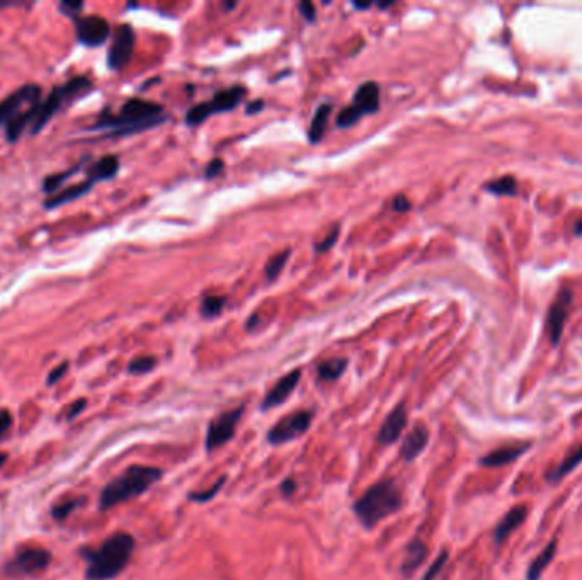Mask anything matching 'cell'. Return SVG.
Instances as JSON below:
<instances>
[{
  "label": "cell",
  "mask_w": 582,
  "mask_h": 580,
  "mask_svg": "<svg viewBox=\"0 0 582 580\" xmlns=\"http://www.w3.org/2000/svg\"><path fill=\"white\" fill-rule=\"evenodd\" d=\"M167 120L164 106L153 101L132 97L125 101L118 113L104 109L89 129H108L109 136H128L147 132Z\"/></svg>",
  "instance_id": "6da1fadb"
},
{
  "label": "cell",
  "mask_w": 582,
  "mask_h": 580,
  "mask_svg": "<svg viewBox=\"0 0 582 580\" xmlns=\"http://www.w3.org/2000/svg\"><path fill=\"white\" fill-rule=\"evenodd\" d=\"M43 101V89L38 84H26L0 101V128L6 129V140L15 143L26 132H31Z\"/></svg>",
  "instance_id": "7a4b0ae2"
},
{
  "label": "cell",
  "mask_w": 582,
  "mask_h": 580,
  "mask_svg": "<svg viewBox=\"0 0 582 580\" xmlns=\"http://www.w3.org/2000/svg\"><path fill=\"white\" fill-rule=\"evenodd\" d=\"M135 538L129 532H114L97 550H84L87 558V580H113L128 567L135 551Z\"/></svg>",
  "instance_id": "3957f363"
},
{
  "label": "cell",
  "mask_w": 582,
  "mask_h": 580,
  "mask_svg": "<svg viewBox=\"0 0 582 580\" xmlns=\"http://www.w3.org/2000/svg\"><path fill=\"white\" fill-rule=\"evenodd\" d=\"M404 506L402 490L393 479H383L368 488L353 504L355 516L367 530L399 512Z\"/></svg>",
  "instance_id": "277c9868"
},
{
  "label": "cell",
  "mask_w": 582,
  "mask_h": 580,
  "mask_svg": "<svg viewBox=\"0 0 582 580\" xmlns=\"http://www.w3.org/2000/svg\"><path fill=\"white\" fill-rule=\"evenodd\" d=\"M164 476V472L157 467H147V465H133L128 467L121 475L113 479L102 488L99 497L101 511L120 506L128 500L136 499L148 490L152 485Z\"/></svg>",
  "instance_id": "5b68a950"
},
{
  "label": "cell",
  "mask_w": 582,
  "mask_h": 580,
  "mask_svg": "<svg viewBox=\"0 0 582 580\" xmlns=\"http://www.w3.org/2000/svg\"><path fill=\"white\" fill-rule=\"evenodd\" d=\"M94 89L92 80L84 75L69 78L65 84H60L51 89V92L46 97H43L41 104L38 108V118L34 121V126L31 128L29 135L34 136L45 129V126L50 123L51 118L58 114L62 109L69 108L70 104L80 99V97L87 96L90 90Z\"/></svg>",
  "instance_id": "8992f818"
},
{
  "label": "cell",
  "mask_w": 582,
  "mask_h": 580,
  "mask_svg": "<svg viewBox=\"0 0 582 580\" xmlns=\"http://www.w3.org/2000/svg\"><path fill=\"white\" fill-rule=\"evenodd\" d=\"M246 96L247 89L243 85H234L228 87V89L218 90L211 101H204L192 106L186 114V123L190 126H198L201 125L203 121H206L210 116H213V114L232 111V109L237 108V106L241 104Z\"/></svg>",
  "instance_id": "52a82bcc"
},
{
  "label": "cell",
  "mask_w": 582,
  "mask_h": 580,
  "mask_svg": "<svg viewBox=\"0 0 582 580\" xmlns=\"http://www.w3.org/2000/svg\"><path fill=\"white\" fill-rule=\"evenodd\" d=\"M313 422V410H297L279 419L267 432V443L278 446L298 439L308 431Z\"/></svg>",
  "instance_id": "ba28073f"
},
{
  "label": "cell",
  "mask_w": 582,
  "mask_h": 580,
  "mask_svg": "<svg viewBox=\"0 0 582 580\" xmlns=\"http://www.w3.org/2000/svg\"><path fill=\"white\" fill-rule=\"evenodd\" d=\"M243 410H246L243 405L227 410V412H222L208 424L206 441H204L206 443V451L211 453L215 449L222 448V446H225L235 436L237 424L243 416Z\"/></svg>",
  "instance_id": "9c48e42d"
},
{
  "label": "cell",
  "mask_w": 582,
  "mask_h": 580,
  "mask_svg": "<svg viewBox=\"0 0 582 580\" xmlns=\"http://www.w3.org/2000/svg\"><path fill=\"white\" fill-rule=\"evenodd\" d=\"M73 24H76L77 41L87 48L102 46L111 36V26L102 15H78L73 19Z\"/></svg>",
  "instance_id": "30bf717a"
},
{
  "label": "cell",
  "mask_w": 582,
  "mask_h": 580,
  "mask_svg": "<svg viewBox=\"0 0 582 580\" xmlns=\"http://www.w3.org/2000/svg\"><path fill=\"white\" fill-rule=\"evenodd\" d=\"M135 31L129 24H120L114 31V36L108 51V66L114 72H120L132 62L135 50Z\"/></svg>",
  "instance_id": "8fae6325"
},
{
  "label": "cell",
  "mask_w": 582,
  "mask_h": 580,
  "mask_svg": "<svg viewBox=\"0 0 582 580\" xmlns=\"http://www.w3.org/2000/svg\"><path fill=\"white\" fill-rule=\"evenodd\" d=\"M51 553L45 548H26L21 550L13 562L7 563V572L14 577L17 575H38L48 568Z\"/></svg>",
  "instance_id": "7c38bea8"
},
{
  "label": "cell",
  "mask_w": 582,
  "mask_h": 580,
  "mask_svg": "<svg viewBox=\"0 0 582 580\" xmlns=\"http://www.w3.org/2000/svg\"><path fill=\"white\" fill-rule=\"evenodd\" d=\"M570 303H572V293L567 288H564L557 295L555 302H553L552 309L548 311V318H546V334H548L552 344H558V341H560L565 320L569 317Z\"/></svg>",
  "instance_id": "4fadbf2b"
},
{
  "label": "cell",
  "mask_w": 582,
  "mask_h": 580,
  "mask_svg": "<svg viewBox=\"0 0 582 580\" xmlns=\"http://www.w3.org/2000/svg\"><path fill=\"white\" fill-rule=\"evenodd\" d=\"M300 378H301L300 369H293V371H290L288 374H285V376H283L281 380H278L276 385H274L273 388L267 392V395L264 397V400H262V404H261V409L271 410V409L278 407V405L285 404L291 393L294 392L298 383H300Z\"/></svg>",
  "instance_id": "5bb4252c"
},
{
  "label": "cell",
  "mask_w": 582,
  "mask_h": 580,
  "mask_svg": "<svg viewBox=\"0 0 582 580\" xmlns=\"http://www.w3.org/2000/svg\"><path fill=\"white\" fill-rule=\"evenodd\" d=\"M407 420H409L407 407H405V404H399L390 413H388L387 419L383 420V424H381L380 432H378V443L380 444L397 443L400 434H402L404 429L407 427Z\"/></svg>",
  "instance_id": "9a60e30c"
},
{
  "label": "cell",
  "mask_w": 582,
  "mask_h": 580,
  "mask_svg": "<svg viewBox=\"0 0 582 580\" xmlns=\"http://www.w3.org/2000/svg\"><path fill=\"white\" fill-rule=\"evenodd\" d=\"M353 108L360 111L361 116L373 114L380 108V87L376 82L368 80L361 84L356 89L355 99H353Z\"/></svg>",
  "instance_id": "2e32d148"
},
{
  "label": "cell",
  "mask_w": 582,
  "mask_h": 580,
  "mask_svg": "<svg viewBox=\"0 0 582 580\" xmlns=\"http://www.w3.org/2000/svg\"><path fill=\"white\" fill-rule=\"evenodd\" d=\"M427 441H430V431H427L424 425H416V427L407 434L402 446H400V458H402L404 461H407V463L414 461L416 458L426 449Z\"/></svg>",
  "instance_id": "e0dca14e"
},
{
  "label": "cell",
  "mask_w": 582,
  "mask_h": 580,
  "mask_svg": "<svg viewBox=\"0 0 582 580\" xmlns=\"http://www.w3.org/2000/svg\"><path fill=\"white\" fill-rule=\"evenodd\" d=\"M118 172H120V159L116 155H104L85 169V179L96 185L102 181L116 177Z\"/></svg>",
  "instance_id": "ac0fdd59"
},
{
  "label": "cell",
  "mask_w": 582,
  "mask_h": 580,
  "mask_svg": "<svg viewBox=\"0 0 582 580\" xmlns=\"http://www.w3.org/2000/svg\"><path fill=\"white\" fill-rule=\"evenodd\" d=\"M426 556H427L426 543L420 542V539H412V542L407 544V548H405L404 560H402V563H400V574H402L405 579L412 577L414 572L423 565Z\"/></svg>",
  "instance_id": "d6986e66"
},
{
  "label": "cell",
  "mask_w": 582,
  "mask_h": 580,
  "mask_svg": "<svg viewBox=\"0 0 582 580\" xmlns=\"http://www.w3.org/2000/svg\"><path fill=\"white\" fill-rule=\"evenodd\" d=\"M92 188H94V184L89 183L87 179L82 181V183L69 185V188H64L62 191H58L57 194L48 196V199L45 201V208L46 210H55V208H60V206H64V204L72 203V201L82 198V196H85L87 192H90V189Z\"/></svg>",
  "instance_id": "ffe728a7"
},
{
  "label": "cell",
  "mask_w": 582,
  "mask_h": 580,
  "mask_svg": "<svg viewBox=\"0 0 582 580\" xmlns=\"http://www.w3.org/2000/svg\"><path fill=\"white\" fill-rule=\"evenodd\" d=\"M530 448V444H514V446H506V448H499L495 451L489 453L481 460V465L489 468H497L504 467V465H509L511 461H514L519 458L526 449Z\"/></svg>",
  "instance_id": "44dd1931"
},
{
  "label": "cell",
  "mask_w": 582,
  "mask_h": 580,
  "mask_svg": "<svg viewBox=\"0 0 582 580\" xmlns=\"http://www.w3.org/2000/svg\"><path fill=\"white\" fill-rule=\"evenodd\" d=\"M526 514H528V511H526L525 506H518V507L511 509V511L504 516V519L499 523V526L495 528V532H494L495 542L497 543L504 542L507 536L516 530V528H519V524L526 519Z\"/></svg>",
  "instance_id": "7402d4cb"
},
{
  "label": "cell",
  "mask_w": 582,
  "mask_h": 580,
  "mask_svg": "<svg viewBox=\"0 0 582 580\" xmlns=\"http://www.w3.org/2000/svg\"><path fill=\"white\" fill-rule=\"evenodd\" d=\"M330 113H332V104H322L318 106L315 114L312 118V123L308 128V140L310 143H318L325 135Z\"/></svg>",
  "instance_id": "603a6c76"
},
{
  "label": "cell",
  "mask_w": 582,
  "mask_h": 580,
  "mask_svg": "<svg viewBox=\"0 0 582 580\" xmlns=\"http://www.w3.org/2000/svg\"><path fill=\"white\" fill-rule=\"evenodd\" d=\"M555 551H557V542L553 539V542H550L548 544H546L545 550L533 560L532 565H530L528 568V572H526V580H540L541 574H544V572L546 570V567H548V563L552 562L553 556H555Z\"/></svg>",
  "instance_id": "cb8c5ba5"
},
{
  "label": "cell",
  "mask_w": 582,
  "mask_h": 580,
  "mask_svg": "<svg viewBox=\"0 0 582 580\" xmlns=\"http://www.w3.org/2000/svg\"><path fill=\"white\" fill-rule=\"evenodd\" d=\"M348 368V359L344 358H334L327 361L320 362L317 368V378L320 381H336L339 380Z\"/></svg>",
  "instance_id": "d4e9b609"
},
{
  "label": "cell",
  "mask_w": 582,
  "mask_h": 580,
  "mask_svg": "<svg viewBox=\"0 0 582 580\" xmlns=\"http://www.w3.org/2000/svg\"><path fill=\"white\" fill-rule=\"evenodd\" d=\"M290 255H291L290 248H285V250L278 252L276 255H273V257L267 260V264L264 267V274H266L267 281L273 283V281H276L279 276H281L283 269H285L286 264H288Z\"/></svg>",
  "instance_id": "484cf974"
},
{
  "label": "cell",
  "mask_w": 582,
  "mask_h": 580,
  "mask_svg": "<svg viewBox=\"0 0 582 580\" xmlns=\"http://www.w3.org/2000/svg\"><path fill=\"white\" fill-rule=\"evenodd\" d=\"M78 169H80V165H76V167L69 169V171L51 174V176L45 177V181H43V185H41L43 192H46L48 196L57 194L58 191H62V185L66 183V179H70V177H72Z\"/></svg>",
  "instance_id": "4316f807"
},
{
  "label": "cell",
  "mask_w": 582,
  "mask_h": 580,
  "mask_svg": "<svg viewBox=\"0 0 582 580\" xmlns=\"http://www.w3.org/2000/svg\"><path fill=\"white\" fill-rule=\"evenodd\" d=\"M581 461H582V446H579V448H577L576 451H572L567 458H565L564 463H562L560 467H558L555 469V472H553L552 475L548 476V480L550 481H557V480L564 479V476L567 475V473L572 472V469L576 468L577 465L581 463Z\"/></svg>",
  "instance_id": "83f0119b"
},
{
  "label": "cell",
  "mask_w": 582,
  "mask_h": 580,
  "mask_svg": "<svg viewBox=\"0 0 582 580\" xmlns=\"http://www.w3.org/2000/svg\"><path fill=\"white\" fill-rule=\"evenodd\" d=\"M227 298L220 297V295H210V297H204L201 302V315L204 318H213L216 315H220V311L225 309Z\"/></svg>",
  "instance_id": "f1b7e54d"
},
{
  "label": "cell",
  "mask_w": 582,
  "mask_h": 580,
  "mask_svg": "<svg viewBox=\"0 0 582 580\" xmlns=\"http://www.w3.org/2000/svg\"><path fill=\"white\" fill-rule=\"evenodd\" d=\"M487 191L492 192V194H497V196H513L516 194V181L513 179V177L506 176V177H501V179H495L492 183H489L485 185Z\"/></svg>",
  "instance_id": "f546056e"
},
{
  "label": "cell",
  "mask_w": 582,
  "mask_h": 580,
  "mask_svg": "<svg viewBox=\"0 0 582 580\" xmlns=\"http://www.w3.org/2000/svg\"><path fill=\"white\" fill-rule=\"evenodd\" d=\"M227 481V476H222V479L216 480V483L211 485V487L204 488L201 492H190V500L191 502H198V504H204V502H210L211 499H215V495L218 494L220 490L223 488V485H225Z\"/></svg>",
  "instance_id": "4dcf8cb0"
},
{
  "label": "cell",
  "mask_w": 582,
  "mask_h": 580,
  "mask_svg": "<svg viewBox=\"0 0 582 580\" xmlns=\"http://www.w3.org/2000/svg\"><path fill=\"white\" fill-rule=\"evenodd\" d=\"M157 359L153 356H139L132 359L128 365V373L132 374H147L155 368Z\"/></svg>",
  "instance_id": "1f68e13d"
},
{
  "label": "cell",
  "mask_w": 582,
  "mask_h": 580,
  "mask_svg": "<svg viewBox=\"0 0 582 580\" xmlns=\"http://www.w3.org/2000/svg\"><path fill=\"white\" fill-rule=\"evenodd\" d=\"M78 504H80V500H77V499L62 500V502L55 504V506L51 507V516H53L57 521H65L73 511H76Z\"/></svg>",
  "instance_id": "d6a6232c"
},
{
  "label": "cell",
  "mask_w": 582,
  "mask_h": 580,
  "mask_svg": "<svg viewBox=\"0 0 582 580\" xmlns=\"http://www.w3.org/2000/svg\"><path fill=\"white\" fill-rule=\"evenodd\" d=\"M361 118L363 116H361L360 111H356L353 106H348V108H344L339 114H337L336 123L339 128H351V126H355L357 121L361 120Z\"/></svg>",
  "instance_id": "836d02e7"
},
{
  "label": "cell",
  "mask_w": 582,
  "mask_h": 580,
  "mask_svg": "<svg viewBox=\"0 0 582 580\" xmlns=\"http://www.w3.org/2000/svg\"><path fill=\"white\" fill-rule=\"evenodd\" d=\"M84 7H85V3L80 2V0H64V2H60L58 9H60L65 15L72 17V21H73V19L78 17V15H82Z\"/></svg>",
  "instance_id": "e575fe53"
},
{
  "label": "cell",
  "mask_w": 582,
  "mask_h": 580,
  "mask_svg": "<svg viewBox=\"0 0 582 580\" xmlns=\"http://www.w3.org/2000/svg\"><path fill=\"white\" fill-rule=\"evenodd\" d=\"M446 560H448V553L446 551H443V553L439 555L434 562H432V565H430L427 572L423 575V579L420 580H436V577L439 575V572H441L443 567L446 565Z\"/></svg>",
  "instance_id": "d590c367"
},
{
  "label": "cell",
  "mask_w": 582,
  "mask_h": 580,
  "mask_svg": "<svg viewBox=\"0 0 582 580\" xmlns=\"http://www.w3.org/2000/svg\"><path fill=\"white\" fill-rule=\"evenodd\" d=\"M339 234H341V228H339V225H336V227L329 232L327 236H325L320 243H317V252H327L329 248H332L334 243H336L337 239H339Z\"/></svg>",
  "instance_id": "8d00e7d4"
},
{
  "label": "cell",
  "mask_w": 582,
  "mask_h": 580,
  "mask_svg": "<svg viewBox=\"0 0 582 580\" xmlns=\"http://www.w3.org/2000/svg\"><path fill=\"white\" fill-rule=\"evenodd\" d=\"M66 371H69V361L62 362V365H58L57 368H53V369L50 371L48 378H46V385H48V386L57 385V383L65 376Z\"/></svg>",
  "instance_id": "74e56055"
},
{
  "label": "cell",
  "mask_w": 582,
  "mask_h": 580,
  "mask_svg": "<svg viewBox=\"0 0 582 580\" xmlns=\"http://www.w3.org/2000/svg\"><path fill=\"white\" fill-rule=\"evenodd\" d=\"M13 413L9 410H0V441L9 434L10 427H13Z\"/></svg>",
  "instance_id": "f35d334b"
},
{
  "label": "cell",
  "mask_w": 582,
  "mask_h": 580,
  "mask_svg": "<svg viewBox=\"0 0 582 580\" xmlns=\"http://www.w3.org/2000/svg\"><path fill=\"white\" fill-rule=\"evenodd\" d=\"M223 169H225V162H223L222 159H213L210 164L206 165V169H204V177L213 179V177L220 176V174L223 172Z\"/></svg>",
  "instance_id": "ab89813d"
},
{
  "label": "cell",
  "mask_w": 582,
  "mask_h": 580,
  "mask_svg": "<svg viewBox=\"0 0 582 580\" xmlns=\"http://www.w3.org/2000/svg\"><path fill=\"white\" fill-rule=\"evenodd\" d=\"M85 407H87V400L85 398H78V400L73 402L72 405H70V409L66 410V420H73L76 417L80 416L82 412H84Z\"/></svg>",
  "instance_id": "60d3db41"
},
{
  "label": "cell",
  "mask_w": 582,
  "mask_h": 580,
  "mask_svg": "<svg viewBox=\"0 0 582 580\" xmlns=\"http://www.w3.org/2000/svg\"><path fill=\"white\" fill-rule=\"evenodd\" d=\"M300 13L301 15L305 17V21L308 22H313L317 19V13H315V6H313L312 2H308V0H304V2H300Z\"/></svg>",
  "instance_id": "b9f144b4"
},
{
  "label": "cell",
  "mask_w": 582,
  "mask_h": 580,
  "mask_svg": "<svg viewBox=\"0 0 582 580\" xmlns=\"http://www.w3.org/2000/svg\"><path fill=\"white\" fill-rule=\"evenodd\" d=\"M392 208L395 211H399V213H405V211H409L412 208V203L411 201H409V198L407 196H404V194H399V196H395V198H393V201H392Z\"/></svg>",
  "instance_id": "7bdbcfd3"
},
{
  "label": "cell",
  "mask_w": 582,
  "mask_h": 580,
  "mask_svg": "<svg viewBox=\"0 0 582 580\" xmlns=\"http://www.w3.org/2000/svg\"><path fill=\"white\" fill-rule=\"evenodd\" d=\"M297 480L293 479V476H288V479H285L281 481V494L283 495H286V497H291L294 494V492H297Z\"/></svg>",
  "instance_id": "ee69618b"
},
{
  "label": "cell",
  "mask_w": 582,
  "mask_h": 580,
  "mask_svg": "<svg viewBox=\"0 0 582 580\" xmlns=\"http://www.w3.org/2000/svg\"><path fill=\"white\" fill-rule=\"evenodd\" d=\"M261 109H264V101H261V99L250 102V104L247 106V113H249V114L259 113V111H261Z\"/></svg>",
  "instance_id": "f6af8a7d"
},
{
  "label": "cell",
  "mask_w": 582,
  "mask_h": 580,
  "mask_svg": "<svg viewBox=\"0 0 582 580\" xmlns=\"http://www.w3.org/2000/svg\"><path fill=\"white\" fill-rule=\"evenodd\" d=\"M373 3L371 2H355L353 3V7H355V9H360V10H367V9H369V7H371Z\"/></svg>",
  "instance_id": "bcb514c9"
},
{
  "label": "cell",
  "mask_w": 582,
  "mask_h": 580,
  "mask_svg": "<svg viewBox=\"0 0 582 580\" xmlns=\"http://www.w3.org/2000/svg\"><path fill=\"white\" fill-rule=\"evenodd\" d=\"M7 460H9V456H7V453H0V469L3 468V465L7 463Z\"/></svg>",
  "instance_id": "7dc6e473"
},
{
  "label": "cell",
  "mask_w": 582,
  "mask_h": 580,
  "mask_svg": "<svg viewBox=\"0 0 582 580\" xmlns=\"http://www.w3.org/2000/svg\"><path fill=\"white\" fill-rule=\"evenodd\" d=\"M574 232H576V235H581L582 234V220L576 223V227H574Z\"/></svg>",
  "instance_id": "c3c4849f"
},
{
  "label": "cell",
  "mask_w": 582,
  "mask_h": 580,
  "mask_svg": "<svg viewBox=\"0 0 582 580\" xmlns=\"http://www.w3.org/2000/svg\"><path fill=\"white\" fill-rule=\"evenodd\" d=\"M390 6H393V2H380V3H376V7H378V9H388V7Z\"/></svg>",
  "instance_id": "681fc988"
},
{
  "label": "cell",
  "mask_w": 582,
  "mask_h": 580,
  "mask_svg": "<svg viewBox=\"0 0 582 580\" xmlns=\"http://www.w3.org/2000/svg\"><path fill=\"white\" fill-rule=\"evenodd\" d=\"M234 7H237V2H230V3H225V9H234Z\"/></svg>",
  "instance_id": "f907efd6"
}]
</instances>
